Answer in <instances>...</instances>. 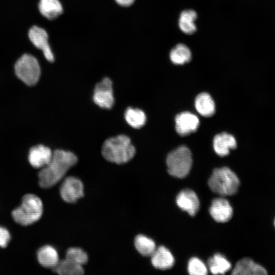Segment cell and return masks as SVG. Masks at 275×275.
I'll return each mask as SVG.
<instances>
[{
    "label": "cell",
    "mask_w": 275,
    "mask_h": 275,
    "mask_svg": "<svg viewBox=\"0 0 275 275\" xmlns=\"http://www.w3.org/2000/svg\"><path fill=\"white\" fill-rule=\"evenodd\" d=\"M77 162V156L73 153L63 150H55L50 161L38 173L40 186L49 188L54 186Z\"/></svg>",
    "instance_id": "6da1fadb"
},
{
    "label": "cell",
    "mask_w": 275,
    "mask_h": 275,
    "mask_svg": "<svg viewBox=\"0 0 275 275\" xmlns=\"http://www.w3.org/2000/svg\"><path fill=\"white\" fill-rule=\"evenodd\" d=\"M103 157L116 164H123L134 156L135 149L127 136L121 134L106 140L101 149Z\"/></svg>",
    "instance_id": "7a4b0ae2"
},
{
    "label": "cell",
    "mask_w": 275,
    "mask_h": 275,
    "mask_svg": "<svg viewBox=\"0 0 275 275\" xmlns=\"http://www.w3.org/2000/svg\"><path fill=\"white\" fill-rule=\"evenodd\" d=\"M43 210L41 200L35 195L28 194L22 197L21 205L12 211V216L17 223L28 226L38 221Z\"/></svg>",
    "instance_id": "3957f363"
},
{
    "label": "cell",
    "mask_w": 275,
    "mask_h": 275,
    "mask_svg": "<svg viewBox=\"0 0 275 275\" xmlns=\"http://www.w3.org/2000/svg\"><path fill=\"white\" fill-rule=\"evenodd\" d=\"M208 185L214 193L221 196L235 194L239 186L236 175L228 167L215 169L208 180Z\"/></svg>",
    "instance_id": "277c9868"
},
{
    "label": "cell",
    "mask_w": 275,
    "mask_h": 275,
    "mask_svg": "<svg viewBox=\"0 0 275 275\" xmlns=\"http://www.w3.org/2000/svg\"><path fill=\"white\" fill-rule=\"evenodd\" d=\"M192 161L191 154L189 149L184 146H180L167 156L168 172L175 177L184 178L189 173Z\"/></svg>",
    "instance_id": "5b68a950"
},
{
    "label": "cell",
    "mask_w": 275,
    "mask_h": 275,
    "mask_svg": "<svg viewBox=\"0 0 275 275\" xmlns=\"http://www.w3.org/2000/svg\"><path fill=\"white\" fill-rule=\"evenodd\" d=\"M14 70L18 78L29 86L35 85L41 75L40 67L38 60L30 54L22 55L17 61Z\"/></svg>",
    "instance_id": "8992f818"
},
{
    "label": "cell",
    "mask_w": 275,
    "mask_h": 275,
    "mask_svg": "<svg viewBox=\"0 0 275 275\" xmlns=\"http://www.w3.org/2000/svg\"><path fill=\"white\" fill-rule=\"evenodd\" d=\"M112 84L109 78L105 77L95 87L93 101L101 108L109 109L114 105V97Z\"/></svg>",
    "instance_id": "52a82bcc"
},
{
    "label": "cell",
    "mask_w": 275,
    "mask_h": 275,
    "mask_svg": "<svg viewBox=\"0 0 275 275\" xmlns=\"http://www.w3.org/2000/svg\"><path fill=\"white\" fill-rule=\"evenodd\" d=\"M84 184L78 178L69 176L63 181L60 188L62 199L66 202L74 203L83 197Z\"/></svg>",
    "instance_id": "ba28073f"
},
{
    "label": "cell",
    "mask_w": 275,
    "mask_h": 275,
    "mask_svg": "<svg viewBox=\"0 0 275 275\" xmlns=\"http://www.w3.org/2000/svg\"><path fill=\"white\" fill-rule=\"evenodd\" d=\"M29 37L34 45L42 51L48 61H54V56L48 43V36L44 29L38 26H32L29 30Z\"/></svg>",
    "instance_id": "9c48e42d"
},
{
    "label": "cell",
    "mask_w": 275,
    "mask_h": 275,
    "mask_svg": "<svg viewBox=\"0 0 275 275\" xmlns=\"http://www.w3.org/2000/svg\"><path fill=\"white\" fill-rule=\"evenodd\" d=\"M175 123L177 133L181 136H185L196 131L200 122L197 116L190 112H184L176 116Z\"/></svg>",
    "instance_id": "30bf717a"
},
{
    "label": "cell",
    "mask_w": 275,
    "mask_h": 275,
    "mask_svg": "<svg viewBox=\"0 0 275 275\" xmlns=\"http://www.w3.org/2000/svg\"><path fill=\"white\" fill-rule=\"evenodd\" d=\"M209 212L215 221L225 223L232 217L233 209L227 200L223 198H218L212 201Z\"/></svg>",
    "instance_id": "8fae6325"
},
{
    "label": "cell",
    "mask_w": 275,
    "mask_h": 275,
    "mask_svg": "<svg viewBox=\"0 0 275 275\" xmlns=\"http://www.w3.org/2000/svg\"><path fill=\"white\" fill-rule=\"evenodd\" d=\"M176 203L178 207L191 216L195 215L199 209L200 203L196 194L190 189L181 191L177 196Z\"/></svg>",
    "instance_id": "7c38bea8"
},
{
    "label": "cell",
    "mask_w": 275,
    "mask_h": 275,
    "mask_svg": "<svg viewBox=\"0 0 275 275\" xmlns=\"http://www.w3.org/2000/svg\"><path fill=\"white\" fill-rule=\"evenodd\" d=\"M52 153L50 149L45 146H35L29 151V161L33 167L42 168L50 161Z\"/></svg>",
    "instance_id": "4fadbf2b"
},
{
    "label": "cell",
    "mask_w": 275,
    "mask_h": 275,
    "mask_svg": "<svg viewBox=\"0 0 275 275\" xmlns=\"http://www.w3.org/2000/svg\"><path fill=\"white\" fill-rule=\"evenodd\" d=\"M232 274L235 275H264L266 269L250 258H243L235 264Z\"/></svg>",
    "instance_id": "5bb4252c"
},
{
    "label": "cell",
    "mask_w": 275,
    "mask_h": 275,
    "mask_svg": "<svg viewBox=\"0 0 275 275\" xmlns=\"http://www.w3.org/2000/svg\"><path fill=\"white\" fill-rule=\"evenodd\" d=\"M213 144L215 152L220 156L227 155L230 150L235 149L237 146L235 138L227 132L216 135L213 139Z\"/></svg>",
    "instance_id": "9a60e30c"
},
{
    "label": "cell",
    "mask_w": 275,
    "mask_h": 275,
    "mask_svg": "<svg viewBox=\"0 0 275 275\" xmlns=\"http://www.w3.org/2000/svg\"><path fill=\"white\" fill-rule=\"evenodd\" d=\"M151 256L153 266L159 269L171 268L174 264V258L170 251L164 246L156 248Z\"/></svg>",
    "instance_id": "2e32d148"
},
{
    "label": "cell",
    "mask_w": 275,
    "mask_h": 275,
    "mask_svg": "<svg viewBox=\"0 0 275 275\" xmlns=\"http://www.w3.org/2000/svg\"><path fill=\"white\" fill-rule=\"evenodd\" d=\"M37 259L40 264L46 268H53L60 261L57 251L49 245H44L38 250Z\"/></svg>",
    "instance_id": "e0dca14e"
},
{
    "label": "cell",
    "mask_w": 275,
    "mask_h": 275,
    "mask_svg": "<svg viewBox=\"0 0 275 275\" xmlns=\"http://www.w3.org/2000/svg\"><path fill=\"white\" fill-rule=\"evenodd\" d=\"M39 10L49 20H53L63 13V7L59 0H40Z\"/></svg>",
    "instance_id": "ac0fdd59"
},
{
    "label": "cell",
    "mask_w": 275,
    "mask_h": 275,
    "mask_svg": "<svg viewBox=\"0 0 275 275\" xmlns=\"http://www.w3.org/2000/svg\"><path fill=\"white\" fill-rule=\"evenodd\" d=\"M195 107L202 116L210 117L215 113V106L210 95L205 92L199 94L196 98Z\"/></svg>",
    "instance_id": "d6986e66"
},
{
    "label": "cell",
    "mask_w": 275,
    "mask_h": 275,
    "mask_svg": "<svg viewBox=\"0 0 275 275\" xmlns=\"http://www.w3.org/2000/svg\"><path fill=\"white\" fill-rule=\"evenodd\" d=\"M197 18V14L193 10H186L182 11L179 19V26L184 33L191 35L197 30L195 23Z\"/></svg>",
    "instance_id": "ffe728a7"
},
{
    "label": "cell",
    "mask_w": 275,
    "mask_h": 275,
    "mask_svg": "<svg viewBox=\"0 0 275 275\" xmlns=\"http://www.w3.org/2000/svg\"><path fill=\"white\" fill-rule=\"evenodd\" d=\"M210 272L214 274H224L231 268L230 262L221 254H215L208 260Z\"/></svg>",
    "instance_id": "44dd1931"
},
{
    "label": "cell",
    "mask_w": 275,
    "mask_h": 275,
    "mask_svg": "<svg viewBox=\"0 0 275 275\" xmlns=\"http://www.w3.org/2000/svg\"><path fill=\"white\" fill-rule=\"evenodd\" d=\"M53 270L61 275H81L84 273L82 266L66 258L59 261Z\"/></svg>",
    "instance_id": "7402d4cb"
},
{
    "label": "cell",
    "mask_w": 275,
    "mask_h": 275,
    "mask_svg": "<svg viewBox=\"0 0 275 275\" xmlns=\"http://www.w3.org/2000/svg\"><path fill=\"white\" fill-rule=\"evenodd\" d=\"M170 58L174 64L183 65L190 61L191 53L187 46L180 43L171 50Z\"/></svg>",
    "instance_id": "603a6c76"
},
{
    "label": "cell",
    "mask_w": 275,
    "mask_h": 275,
    "mask_svg": "<svg viewBox=\"0 0 275 275\" xmlns=\"http://www.w3.org/2000/svg\"><path fill=\"white\" fill-rule=\"evenodd\" d=\"M124 117L127 123L134 128L142 127L146 121L145 114L139 108L128 107L125 111Z\"/></svg>",
    "instance_id": "cb8c5ba5"
},
{
    "label": "cell",
    "mask_w": 275,
    "mask_h": 275,
    "mask_svg": "<svg viewBox=\"0 0 275 275\" xmlns=\"http://www.w3.org/2000/svg\"><path fill=\"white\" fill-rule=\"evenodd\" d=\"M134 245L138 252L144 256H151L156 249L154 241L144 235L135 237Z\"/></svg>",
    "instance_id": "d4e9b609"
},
{
    "label": "cell",
    "mask_w": 275,
    "mask_h": 275,
    "mask_svg": "<svg viewBox=\"0 0 275 275\" xmlns=\"http://www.w3.org/2000/svg\"><path fill=\"white\" fill-rule=\"evenodd\" d=\"M66 259L82 266L88 260L87 253L78 248H69L66 253Z\"/></svg>",
    "instance_id": "484cf974"
},
{
    "label": "cell",
    "mask_w": 275,
    "mask_h": 275,
    "mask_svg": "<svg viewBox=\"0 0 275 275\" xmlns=\"http://www.w3.org/2000/svg\"><path fill=\"white\" fill-rule=\"evenodd\" d=\"M188 271L191 275H205L207 273V268L200 259L194 257L188 262Z\"/></svg>",
    "instance_id": "4316f807"
},
{
    "label": "cell",
    "mask_w": 275,
    "mask_h": 275,
    "mask_svg": "<svg viewBox=\"0 0 275 275\" xmlns=\"http://www.w3.org/2000/svg\"><path fill=\"white\" fill-rule=\"evenodd\" d=\"M11 239L9 231L5 228L0 226V247L6 248Z\"/></svg>",
    "instance_id": "83f0119b"
},
{
    "label": "cell",
    "mask_w": 275,
    "mask_h": 275,
    "mask_svg": "<svg viewBox=\"0 0 275 275\" xmlns=\"http://www.w3.org/2000/svg\"><path fill=\"white\" fill-rule=\"evenodd\" d=\"M116 2L120 6L123 7H128L131 5L134 2V0H115Z\"/></svg>",
    "instance_id": "f1b7e54d"
},
{
    "label": "cell",
    "mask_w": 275,
    "mask_h": 275,
    "mask_svg": "<svg viewBox=\"0 0 275 275\" xmlns=\"http://www.w3.org/2000/svg\"><path fill=\"white\" fill-rule=\"evenodd\" d=\"M274 226H275V219H274Z\"/></svg>",
    "instance_id": "f546056e"
}]
</instances>
